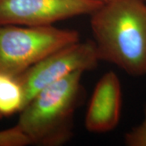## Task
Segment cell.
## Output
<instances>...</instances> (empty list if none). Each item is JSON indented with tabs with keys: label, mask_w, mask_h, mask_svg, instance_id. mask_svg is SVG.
<instances>
[{
	"label": "cell",
	"mask_w": 146,
	"mask_h": 146,
	"mask_svg": "<svg viewBox=\"0 0 146 146\" xmlns=\"http://www.w3.org/2000/svg\"><path fill=\"white\" fill-rule=\"evenodd\" d=\"M90 16L100 60L132 76H145L146 0H110Z\"/></svg>",
	"instance_id": "6da1fadb"
},
{
	"label": "cell",
	"mask_w": 146,
	"mask_h": 146,
	"mask_svg": "<svg viewBox=\"0 0 146 146\" xmlns=\"http://www.w3.org/2000/svg\"><path fill=\"white\" fill-rule=\"evenodd\" d=\"M78 71L41 89L21 110L16 127L31 144L61 145L73 133V117L82 95Z\"/></svg>",
	"instance_id": "7a4b0ae2"
},
{
	"label": "cell",
	"mask_w": 146,
	"mask_h": 146,
	"mask_svg": "<svg viewBox=\"0 0 146 146\" xmlns=\"http://www.w3.org/2000/svg\"><path fill=\"white\" fill-rule=\"evenodd\" d=\"M80 41L74 29L53 25H0V72L18 76L63 47Z\"/></svg>",
	"instance_id": "3957f363"
},
{
	"label": "cell",
	"mask_w": 146,
	"mask_h": 146,
	"mask_svg": "<svg viewBox=\"0 0 146 146\" xmlns=\"http://www.w3.org/2000/svg\"><path fill=\"white\" fill-rule=\"evenodd\" d=\"M99 61L94 40L79 41L50 54L18 76L25 90V105L43 88L76 72L92 70Z\"/></svg>",
	"instance_id": "277c9868"
},
{
	"label": "cell",
	"mask_w": 146,
	"mask_h": 146,
	"mask_svg": "<svg viewBox=\"0 0 146 146\" xmlns=\"http://www.w3.org/2000/svg\"><path fill=\"white\" fill-rule=\"evenodd\" d=\"M102 4L97 0H0V25H52L91 15Z\"/></svg>",
	"instance_id": "5b68a950"
},
{
	"label": "cell",
	"mask_w": 146,
	"mask_h": 146,
	"mask_svg": "<svg viewBox=\"0 0 146 146\" xmlns=\"http://www.w3.org/2000/svg\"><path fill=\"white\" fill-rule=\"evenodd\" d=\"M123 105L121 83L110 71L96 84L84 118V126L93 133L114 130L119 124Z\"/></svg>",
	"instance_id": "8992f818"
},
{
	"label": "cell",
	"mask_w": 146,
	"mask_h": 146,
	"mask_svg": "<svg viewBox=\"0 0 146 146\" xmlns=\"http://www.w3.org/2000/svg\"><path fill=\"white\" fill-rule=\"evenodd\" d=\"M25 106V94L18 76L0 72V118L21 112Z\"/></svg>",
	"instance_id": "52a82bcc"
},
{
	"label": "cell",
	"mask_w": 146,
	"mask_h": 146,
	"mask_svg": "<svg viewBox=\"0 0 146 146\" xmlns=\"http://www.w3.org/2000/svg\"><path fill=\"white\" fill-rule=\"evenodd\" d=\"M31 142L16 126L0 131V146H25Z\"/></svg>",
	"instance_id": "ba28073f"
},
{
	"label": "cell",
	"mask_w": 146,
	"mask_h": 146,
	"mask_svg": "<svg viewBox=\"0 0 146 146\" xmlns=\"http://www.w3.org/2000/svg\"><path fill=\"white\" fill-rule=\"evenodd\" d=\"M124 142L128 146H146V108L142 122L126 134Z\"/></svg>",
	"instance_id": "9c48e42d"
},
{
	"label": "cell",
	"mask_w": 146,
	"mask_h": 146,
	"mask_svg": "<svg viewBox=\"0 0 146 146\" xmlns=\"http://www.w3.org/2000/svg\"><path fill=\"white\" fill-rule=\"evenodd\" d=\"M97 1H99V2H101V3H106V2H108V1H110V0H97Z\"/></svg>",
	"instance_id": "30bf717a"
}]
</instances>
